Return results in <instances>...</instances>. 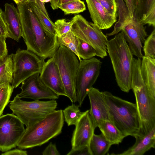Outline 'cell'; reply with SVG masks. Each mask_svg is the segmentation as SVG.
I'll return each instance as SVG.
<instances>
[{
	"instance_id": "obj_1",
	"label": "cell",
	"mask_w": 155,
	"mask_h": 155,
	"mask_svg": "<svg viewBox=\"0 0 155 155\" xmlns=\"http://www.w3.org/2000/svg\"><path fill=\"white\" fill-rule=\"evenodd\" d=\"M22 36L27 49L45 60L52 57L59 47L57 37L42 27L29 2L17 4Z\"/></svg>"
},
{
	"instance_id": "obj_2",
	"label": "cell",
	"mask_w": 155,
	"mask_h": 155,
	"mask_svg": "<svg viewBox=\"0 0 155 155\" xmlns=\"http://www.w3.org/2000/svg\"><path fill=\"white\" fill-rule=\"evenodd\" d=\"M110 121L125 137H135L140 133L141 124L136 104L102 91Z\"/></svg>"
},
{
	"instance_id": "obj_3",
	"label": "cell",
	"mask_w": 155,
	"mask_h": 155,
	"mask_svg": "<svg viewBox=\"0 0 155 155\" xmlns=\"http://www.w3.org/2000/svg\"><path fill=\"white\" fill-rule=\"evenodd\" d=\"M107 51L110 58L117 84L123 91L128 93L131 88L133 55L122 31L107 41Z\"/></svg>"
},
{
	"instance_id": "obj_4",
	"label": "cell",
	"mask_w": 155,
	"mask_h": 155,
	"mask_svg": "<svg viewBox=\"0 0 155 155\" xmlns=\"http://www.w3.org/2000/svg\"><path fill=\"white\" fill-rule=\"evenodd\" d=\"M64 122L62 110H55L26 127L17 146L24 149L41 146L61 133Z\"/></svg>"
},
{
	"instance_id": "obj_5",
	"label": "cell",
	"mask_w": 155,
	"mask_h": 155,
	"mask_svg": "<svg viewBox=\"0 0 155 155\" xmlns=\"http://www.w3.org/2000/svg\"><path fill=\"white\" fill-rule=\"evenodd\" d=\"M140 58H133L131 88L134 93L141 124L140 131L148 132L155 127V98L148 92L141 77Z\"/></svg>"
},
{
	"instance_id": "obj_6",
	"label": "cell",
	"mask_w": 155,
	"mask_h": 155,
	"mask_svg": "<svg viewBox=\"0 0 155 155\" xmlns=\"http://www.w3.org/2000/svg\"><path fill=\"white\" fill-rule=\"evenodd\" d=\"M57 105L55 100L45 101H23L17 94L12 101H10L8 106L12 113L27 127L55 110Z\"/></svg>"
},
{
	"instance_id": "obj_7",
	"label": "cell",
	"mask_w": 155,
	"mask_h": 155,
	"mask_svg": "<svg viewBox=\"0 0 155 155\" xmlns=\"http://www.w3.org/2000/svg\"><path fill=\"white\" fill-rule=\"evenodd\" d=\"M77 57L63 46H59L53 57L58 67L67 97L72 103L77 102L75 81L79 63Z\"/></svg>"
},
{
	"instance_id": "obj_8",
	"label": "cell",
	"mask_w": 155,
	"mask_h": 155,
	"mask_svg": "<svg viewBox=\"0 0 155 155\" xmlns=\"http://www.w3.org/2000/svg\"><path fill=\"white\" fill-rule=\"evenodd\" d=\"M12 54L14 73L11 85L14 89L31 76L40 74L45 60L30 51L20 48Z\"/></svg>"
},
{
	"instance_id": "obj_9",
	"label": "cell",
	"mask_w": 155,
	"mask_h": 155,
	"mask_svg": "<svg viewBox=\"0 0 155 155\" xmlns=\"http://www.w3.org/2000/svg\"><path fill=\"white\" fill-rule=\"evenodd\" d=\"M74 18L71 29L74 34L92 46L96 50V56L102 58L106 56L107 37L93 23L88 21L81 15H77Z\"/></svg>"
},
{
	"instance_id": "obj_10",
	"label": "cell",
	"mask_w": 155,
	"mask_h": 155,
	"mask_svg": "<svg viewBox=\"0 0 155 155\" xmlns=\"http://www.w3.org/2000/svg\"><path fill=\"white\" fill-rule=\"evenodd\" d=\"M102 64L94 57L79 61L75 81L77 102L79 107L81 106L89 89L96 81Z\"/></svg>"
},
{
	"instance_id": "obj_11",
	"label": "cell",
	"mask_w": 155,
	"mask_h": 155,
	"mask_svg": "<svg viewBox=\"0 0 155 155\" xmlns=\"http://www.w3.org/2000/svg\"><path fill=\"white\" fill-rule=\"evenodd\" d=\"M25 129L20 119L13 114L0 116V151L5 152L17 146Z\"/></svg>"
},
{
	"instance_id": "obj_12",
	"label": "cell",
	"mask_w": 155,
	"mask_h": 155,
	"mask_svg": "<svg viewBox=\"0 0 155 155\" xmlns=\"http://www.w3.org/2000/svg\"><path fill=\"white\" fill-rule=\"evenodd\" d=\"M144 25L141 22L136 9L132 21L121 31L133 55L140 58L143 56L142 52V44L147 36Z\"/></svg>"
},
{
	"instance_id": "obj_13",
	"label": "cell",
	"mask_w": 155,
	"mask_h": 155,
	"mask_svg": "<svg viewBox=\"0 0 155 155\" xmlns=\"http://www.w3.org/2000/svg\"><path fill=\"white\" fill-rule=\"evenodd\" d=\"M21 91L17 94L21 98H27L38 100L41 99L55 100L59 96L46 86L41 81L40 74L28 78L21 83Z\"/></svg>"
},
{
	"instance_id": "obj_14",
	"label": "cell",
	"mask_w": 155,
	"mask_h": 155,
	"mask_svg": "<svg viewBox=\"0 0 155 155\" xmlns=\"http://www.w3.org/2000/svg\"><path fill=\"white\" fill-rule=\"evenodd\" d=\"M75 126L71 141V149L89 146L95 128L91 119L89 110L85 111Z\"/></svg>"
},
{
	"instance_id": "obj_15",
	"label": "cell",
	"mask_w": 155,
	"mask_h": 155,
	"mask_svg": "<svg viewBox=\"0 0 155 155\" xmlns=\"http://www.w3.org/2000/svg\"><path fill=\"white\" fill-rule=\"evenodd\" d=\"M40 77L46 86L58 96L67 97L58 67L53 57L45 62Z\"/></svg>"
},
{
	"instance_id": "obj_16",
	"label": "cell",
	"mask_w": 155,
	"mask_h": 155,
	"mask_svg": "<svg viewBox=\"0 0 155 155\" xmlns=\"http://www.w3.org/2000/svg\"><path fill=\"white\" fill-rule=\"evenodd\" d=\"M87 95L90 104L89 114L96 128L102 121L110 120L109 115L102 92L92 87L89 89Z\"/></svg>"
},
{
	"instance_id": "obj_17",
	"label": "cell",
	"mask_w": 155,
	"mask_h": 155,
	"mask_svg": "<svg viewBox=\"0 0 155 155\" xmlns=\"http://www.w3.org/2000/svg\"><path fill=\"white\" fill-rule=\"evenodd\" d=\"M94 24L100 29H107L116 22L117 19L110 15L97 0H85Z\"/></svg>"
},
{
	"instance_id": "obj_18",
	"label": "cell",
	"mask_w": 155,
	"mask_h": 155,
	"mask_svg": "<svg viewBox=\"0 0 155 155\" xmlns=\"http://www.w3.org/2000/svg\"><path fill=\"white\" fill-rule=\"evenodd\" d=\"M3 12L6 25L8 38L18 42L21 37V26L19 13L17 7L13 3H6Z\"/></svg>"
},
{
	"instance_id": "obj_19",
	"label": "cell",
	"mask_w": 155,
	"mask_h": 155,
	"mask_svg": "<svg viewBox=\"0 0 155 155\" xmlns=\"http://www.w3.org/2000/svg\"><path fill=\"white\" fill-rule=\"evenodd\" d=\"M134 144L119 155H143L155 147V127L146 133L140 132L134 137Z\"/></svg>"
},
{
	"instance_id": "obj_20",
	"label": "cell",
	"mask_w": 155,
	"mask_h": 155,
	"mask_svg": "<svg viewBox=\"0 0 155 155\" xmlns=\"http://www.w3.org/2000/svg\"><path fill=\"white\" fill-rule=\"evenodd\" d=\"M141 61L142 78L150 94L155 98V59L143 56Z\"/></svg>"
},
{
	"instance_id": "obj_21",
	"label": "cell",
	"mask_w": 155,
	"mask_h": 155,
	"mask_svg": "<svg viewBox=\"0 0 155 155\" xmlns=\"http://www.w3.org/2000/svg\"><path fill=\"white\" fill-rule=\"evenodd\" d=\"M141 23L155 26V0H138L136 9Z\"/></svg>"
},
{
	"instance_id": "obj_22",
	"label": "cell",
	"mask_w": 155,
	"mask_h": 155,
	"mask_svg": "<svg viewBox=\"0 0 155 155\" xmlns=\"http://www.w3.org/2000/svg\"><path fill=\"white\" fill-rule=\"evenodd\" d=\"M106 139L113 145H118L125 136L109 120L101 121L98 126Z\"/></svg>"
},
{
	"instance_id": "obj_23",
	"label": "cell",
	"mask_w": 155,
	"mask_h": 155,
	"mask_svg": "<svg viewBox=\"0 0 155 155\" xmlns=\"http://www.w3.org/2000/svg\"><path fill=\"white\" fill-rule=\"evenodd\" d=\"M115 0L119 18L115 25L113 31L106 34L107 37L116 35L121 31L123 28L132 19L130 17L128 9L124 0Z\"/></svg>"
},
{
	"instance_id": "obj_24",
	"label": "cell",
	"mask_w": 155,
	"mask_h": 155,
	"mask_svg": "<svg viewBox=\"0 0 155 155\" xmlns=\"http://www.w3.org/2000/svg\"><path fill=\"white\" fill-rule=\"evenodd\" d=\"M112 145L102 133L99 135L94 134L89 144L93 155L107 154V153Z\"/></svg>"
},
{
	"instance_id": "obj_25",
	"label": "cell",
	"mask_w": 155,
	"mask_h": 155,
	"mask_svg": "<svg viewBox=\"0 0 155 155\" xmlns=\"http://www.w3.org/2000/svg\"><path fill=\"white\" fill-rule=\"evenodd\" d=\"M57 39L59 46H63L66 47L76 55L79 61L81 60L79 57L78 52V38L74 34L71 30L66 33L57 37Z\"/></svg>"
},
{
	"instance_id": "obj_26",
	"label": "cell",
	"mask_w": 155,
	"mask_h": 155,
	"mask_svg": "<svg viewBox=\"0 0 155 155\" xmlns=\"http://www.w3.org/2000/svg\"><path fill=\"white\" fill-rule=\"evenodd\" d=\"M64 121L68 126L75 125L85 112H81L78 105L72 104L62 110Z\"/></svg>"
},
{
	"instance_id": "obj_27",
	"label": "cell",
	"mask_w": 155,
	"mask_h": 155,
	"mask_svg": "<svg viewBox=\"0 0 155 155\" xmlns=\"http://www.w3.org/2000/svg\"><path fill=\"white\" fill-rule=\"evenodd\" d=\"M29 3L34 15L44 28L50 33H54V23L50 18L45 15L35 3Z\"/></svg>"
},
{
	"instance_id": "obj_28",
	"label": "cell",
	"mask_w": 155,
	"mask_h": 155,
	"mask_svg": "<svg viewBox=\"0 0 155 155\" xmlns=\"http://www.w3.org/2000/svg\"><path fill=\"white\" fill-rule=\"evenodd\" d=\"M12 53L0 59V79L6 78L12 83L14 73Z\"/></svg>"
},
{
	"instance_id": "obj_29",
	"label": "cell",
	"mask_w": 155,
	"mask_h": 155,
	"mask_svg": "<svg viewBox=\"0 0 155 155\" xmlns=\"http://www.w3.org/2000/svg\"><path fill=\"white\" fill-rule=\"evenodd\" d=\"M58 8L61 10L65 15L78 14L86 10L84 2L81 0L74 1L59 5Z\"/></svg>"
},
{
	"instance_id": "obj_30",
	"label": "cell",
	"mask_w": 155,
	"mask_h": 155,
	"mask_svg": "<svg viewBox=\"0 0 155 155\" xmlns=\"http://www.w3.org/2000/svg\"><path fill=\"white\" fill-rule=\"evenodd\" d=\"M78 40V52L81 59L87 60L96 56V50L92 46L79 38Z\"/></svg>"
},
{
	"instance_id": "obj_31",
	"label": "cell",
	"mask_w": 155,
	"mask_h": 155,
	"mask_svg": "<svg viewBox=\"0 0 155 155\" xmlns=\"http://www.w3.org/2000/svg\"><path fill=\"white\" fill-rule=\"evenodd\" d=\"M14 88L8 82L0 90V116L2 114L5 107L10 102Z\"/></svg>"
},
{
	"instance_id": "obj_32",
	"label": "cell",
	"mask_w": 155,
	"mask_h": 155,
	"mask_svg": "<svg viewBox=\"0 0 155 155\" xmlns=\"http://www.w3.org/2000/svg\"><path fill=\"white\" fill-rule=\"evenodd\" d=\"M74 21V17L69 21H67L65 19L57 20L54 25V33L57 37L60 36L71 30Z\"/></svg>"
},
{
	"instance_id": "obj_33",
	"label": "cell",
	"mask_w": 155,
	"mask_h": 155,
	"mask_svg": "<svg viewBox=\"0 0 155 155\" xmlns=\"http://www.w3.org/2000/svg\"><path fill=\"white\" fill-rule=\"evenodd\" d=\"M143 51L144 56L155 59V29L145 39L144 43Z\"/></svg>"
},
{
	"instance_id": "obj_34",
	"label": "cell",
	"mask_w": 155,
	"mask_h": 155,
	"mask_svg": "<svg viewBox=\"0 0 155 155\" xmlns=\"http://www.w3.org/2000/svg\"><path fill=\"white\" fill-rule=\"evenodd\" d=\"M106 11L117 19V7L115 0H97Z\"/></svg>"
},
{
	"instance_id": "obj_35",
	"label": "cell",
	"mask_w": 155,
	"mask_h": 155,
	"mask_svg": "<svg viewBox=\"0 0 155 155\" xmlns=\"http://www.w3.org/2000/svg\"><path fill=\"white\" fill-rule=\"evenodd\" d=\"M67 155H93L89 146H84L76 149H72Z\"/></svg>"
},
{
	"instance_id": "obj_36",
	"label": "cell",
	"mask_w": 155,
	"mask_h": 155,
	"mask_svg": "<svg viewBox=\"0 0 155 155\" xmlns=\"http://www.w3.org/2000/svg\"><path fill=\"white\" fill-rule=\"evenodd\" d=\"M128 9L130 18L132 19L137 8L138 0H124Z\"/></svg>"
},
{
	"instance_id": "obj_37",
	"label": "cell",
	"mask_w": 155,
	"mask_h": 155,
	"mask_svg": "<svg viewBox=\"0 0 155 155\" xmlns=\"http://www.w3.org/2000/svg\"><path fill=\"white\" fill-rule=\"evenodd\" d=\"M43 155H59L55 144L51 142L46 147L42 153Z\"/></svg>"
},
{
	"instance_id": "obj_38",
	"label": "cell",
	"mask_w": 155,
	"mask_h": 155,
	"mask_svg": "<svg viewBox=\"0 0 155 155\" xmlns=\"http://www.w3.org/2000/svg\"><path fill=\"white\" fill-rule=\"evenodd\" d=\"M6 38L0 35V59L3 58L8 55V50L6 43Z\"/></svg>"
},
{
	"instance_id": "obj_39",
	"label": "cell",
	"mask_w": 155,
	"mask_h": 155,
	"mask_svg": "<svg viewBox=\"0 0 155 155\" xmlns=\"http://www.w3.org/2000/svg\"><path fill=\"white\" fill-rule=\"evenodd\" d=\"M3 11L0 8V35L8 38V33L3 15Z\"/></svg>"
},
{
	"instance_id": "obj_40",
	"label": "cell",
	"mask_w": 155,
	"mask_h": 155,
	"mask_svg": "<svg viewBox=\"0 0 155 155\" xmlns=\"http://www.w3.org/2000/svg\"><path fill=\"white\" fill-rule=\"evenodd\" d=\"M2 155H27V152L19 149L9 150L1 154Z\"/></svg>"
},
{
	"instance_id": "obj_41",
	"label": "cell",
	"mask_w": 155,
	"mask_h": 155,
	"mask_svg": "<svg viewBox=\"0 0 155 155\" xmlns=\"http://www.w3.org/2000/svg\"><path fill=\"white\" fill-rule=\"evenodd\" d=\"M38 6L40 10L48 18H50L48 16L47 11L45 8V3L41 1L40 0H35L34 2Z\"/></svg>"
},
{
	"instance_id": "obj_42",
	"label": "cell",
	"mask_w": 155,
	"mask_h": 155,
	"mask_svg": "<svg viewBox=\"0 0 155 155\" xmlns=\"http://www.w3.org/2000/svg\"><path fill=\"white\" fill-rule=\"evenodd\" d=\"M59 0H51L50 2L51 7L53 10L58 8Z\"/></svg>"
},
{
	"instance_id": "obj_43",
	"label": "cell",
	"mask_w": 155,
	"mask_h": 155,
	"mask_svg": "<svg viewBox=\"0 0 155 155\" xmlns=\"http://www.w3.org/2000/svg\"><path fill=\"white\" fill-rule=\"evenodd\" d=\"M76 0H59L58 5L62 4Z\"/></svg>"
},
{
	"instance_id": "obj_44",
	"label": "cell",
	"mask_w": 155,
	"mask_h": 155,
	"mask_svg": "<svg viewBox=\"0 0 155 155\" xmlns=\"http://www.w3.org/2000/svg\"><path fill=\"white\" fill-rule=\"evenodd\" d=\"M35 0H20L19 3H24L29 2H35Z\"/></svg>"
},
{
	"instance_id": "obj_45",
	"label": "cell",
	"mask_w": 155,
	"mask_h": 155,
	"mask_svg": "<svg viewBox=\"0 0 155 155\" xmlns=\"http://www.w3.org/2000/svg\"><path fill=\"white\" fill-rule=\"evenodd\" d=\"M13 1L17 4L19 3L20 0H13Z\"/></svg>"
},
{
	"instance_id": "obj_46",
	"label": "cell",
	"mask_w": 155,
	"mask_h": 155,
	"mask_svg": "<svg viewBox=\"0 0 155 155\" xmlns=\"http://www.w3.org/2000/svg\"><path fill=\"white\" fill-rule=\"evenodd\" d=\"M49 0V1H50V2L51 0Z\"/></svg>"
}]
</instances>
